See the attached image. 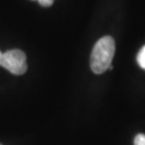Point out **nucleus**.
Here are the masks:
<instances>
[{"label":"nucleus","mask_w":145,"mask_h":145,"mask_svg":"<svg viewBox=\"0 0 145 145\" xmlns=\"http://www.w3.org/2000/svg\"><path fill=\"white\" fill-rule=\"evenodd\" d=\"M0 66L15 75L24 74L27 70V56L22 50L11 49L3 53Z\"/></svg>","instance_id":"obj_2"},{"label":"nucleus","mask_w":145,"mask_h":145,"mask_svg":"<svg viewBox=\"0 0 145 145\" xmlns=\"http://www.w3.org/2000/svg\"><path fill=\"white\" fill-rule=\"evenodd\" d=\"M115 54V42L112 37L105 36L95 43L91 55V69L96 74L108 70Z\"/></svg>","instance_id":"obj_1"},{"label":"nucleus","mask_w":145,"mask_h":145,"mask_svg":"<svg viewBox=\"0 0 145 145\" xmlns=\"http://www.w3.org/2000/svg\"><path fill=\"white\" fill-rule=\"evenodd\" d=\"M134 145H145V135L138 134L134 138Z\"/></svg>","instance_id":"obj_4"},{"label":"nucleus","mask_w":145,"mask_h":145,"mask_svg":"<svg viewBox=\"0 0 145 145\" xmlns=\"http://www.w3.org/2000/svg\"><path fill=\"white\" fill-rule=\"evenodd\" d=\"M33 1H38L40 6L45 7V8L50 7V6L53 5V3H54V0H33Z\"/></svg>","instance_id":"obj_5"},{"label":"nucleus","mask_w":145,"mask_h":145,"mask_svg":"<svg viewBox=\"0 0 145 145\" xmlns=\"http://www.w3.org/2000/svg\"><path fill=\"white\" fill-rule=\"evenodd\" d=\"M137 61L138 63V65H140L143 70H145V45L140 49V52H138V57H137Z\"/></svg>","instance_id":"obj_3"},{"label":"nucleus","mask_w":145,"mask_h":145,"mask_svg":"<svg viewBox=\"0 0 145 145\" xmlns=\"http://www.w3.org/2000/svg\"><path fill=\"white\" fill-rule=\"evenodd\" d=\"M0 145H2V144H0Z\"/></svg>","instance_id":"obj_7"},{"label":"nucleus","mask_w":145,"mask_h":145,"mask_svg":"<svg viewBox=\"0 0 145 145\" xmlns=\"http://www.w3.org/2000/svg\"><path fill=\"white\" fill-rule=\"evenodd\" d=\"M2 55H3V53L1 51H0V61H1V57H2Z\"/></svg>","instance_id":"obj_6"}]
</instances>
